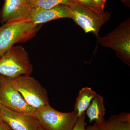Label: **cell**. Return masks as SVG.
Returning <instances> with one entry per match:
<instances>
[{
	"mask_svg": "<svg viewBox=\"0 0 130 130\" xmlns=\"http://www.w3.org/2000/svg\"><path fill=\"white\" fill-rule=\"evenodd\" d=\"M70 18L81 27L85 33L93 32L97 37L100 29L109 20L111 14L107 11L98 12L86 6L74 3L68 6Z\"/></svg>",
	"mask_w": 130,
	"mask_h": 130,
	"instance_id": "cell-4",
	"label": "cell"
},
{
	"mask_svg": "<svg viewBox=\"0 0 130 130\" xmlns=\"http://www.w3.org/2000/svg\"><path fill=\"white\" fill-rule=\"evenodd\" d=\"M99 9L104 11L107 0H92Z\"/></svg>",
	"mask_w": 130,
	"mask_h": 130,
	"instance_id": "cell-17",
	"label": "cell"
},
{
	"mask_svg": "<svg viewBox=\"0 0 130 130\" xmlns=\"http://www.w3.org/2000/svg\"><path fill=\"white\" fill-rule=\"evenodd\" d=\"M74 3L72 0H28L27 4L30 11L50 9L61 4L69 6Z\"/></svg>",
	"mask_w": 130,
	"mask_h": 130,
	"instance_id": "cell-14",
	"label": "cell"
},
{
	"mask_svg": "<svg viewBox=\"0 0 130 130\" xmlns=\"http://www.w3.org/2000/svg\"><path fill=\"white\" fill-rule=\"evenodd\" d=\"M42 25L28 19L5 23L0 27V56L16 43L26 42L35 37Z\"/></svg>",
	"mask_w": 130,
	"mask_h": 130,
	"instance_id": "cell-1",
	"label": "cell"
},
{
	"mask_svg": "<svg viewBox=\"0 0 130 130\" xmlns=\"http://www.w3.org/2000/svg\"><path fill=\"white\" fill-rule=\"evenodd\" d=\"M1 56H0V59H1Z\"/></svg>",
	"mask_w": 130,
	"mask_h": 130,
	"instance_id": "cell-24",
	"label": "cell"
},
{
	"mask_svg": "<svg viewBox=\"0 0 130 130\" xmlns=\"http://www.w3.org/2000/svg\"><path fill=\"white\" fill-rule=\"evenodd\" d=\"M97 94L90 87H84L79 91L73 110L78 117L85 113L92 100Z\"/></svg>",
	"mask_w": 130,
	"mask_h": 130,
	"instance_id": "cell-13",
	"label": "cell"
},
{
	"mask_svg": "<svg viewBox=\"0 0 130 130\" xmlns=\"http://www.w3.org/2000/svg\"><path fill=\"white\" fill-rule=\"evenodd\" d=\"M85 119V113L78 117L72 130H89L86 127L87 124Z\"/></svg>",
	"mask_w": 130,
	"mask_h": 130,
	"instance_id": "cell-15",
	"label": "cell"
},
{
	"mask_svg": "<svg viewBox=\"0 0 130 130\" xmlns=\"http://www.w3.org/2000/svg\"><path fill=\"white\" fill-rule=\"evenodd\" d=\"M33 72L28 52L22 46H13L0 59V75L13 78Z\"/></svg>",
	"mask_w": 130,
	"mask_h": 130,
	"instance_id": "cell-2",
	"label": "cell"
},
{
	"mask_svg": "<svg viewBox=\"0 0 130 130\" xmlns=\"http://www.w3.org/2000/svg\"><path fill=\"white\" fill-rule=\"evenodd\" d=\"M0 130H13L4 121L0 124Z\"/></svg>",
	"mask_w": 130,
	"mask_h": 130,
	"instance_id": "cell-18",
	"label": "cell"
},
{
	"mask_svg": "<svg viewBox=\"0 0 130 130\" xmlns=\"http://www.w3.org/2000/svg\"><path fill=\"white\" fill-rule=\"evenodd\" d=\"M21 1H22L24 3L27 4V1H28V0H21Z\"/></svg>",
	"mask_w": 130,
	"mask_h": 130,
	"instance_id": "cell-21",
	"label": "cell"
},
{
	"mask_svg": "<svg viewBox=\"0 0 130 130\" xmlns=\"http://www.w3.org/2000/svg\"><path fill=\"white\" fill-rule=\"evenodd\" d=\"M33 115L46 130H72L78 118L73 111L60 112L50 105L36 110Z\"/></svg>",
	"mask_w": 130,
	"mask_h": 130,
	"instance_id": "cell-6",
	"label": "cell"
},
{
	"mask_svg": "<svg viewBox=\"0 0 130 130\" xmlns=\"http://www.w3.org/2000/svg\"><path fill=\"white\" fill-rule=\"evenodd\" d=\"M2 104L1 103V101H0V107H1V106Z\"/></svg>",
	"mask_w": 130,
	"mask_h": 130,
	"instance_id": "cell-23",
	"label": "cell"
},
{
	"mask_svg": "<svg viewBox=\"0 0 130 130\" xmlns=\"http://www.w3.org/2000/svg\"><path fill=\"white\" fill-rule=\"evenodd\" d=\"M98 38V43L116 52V55L125 64L130 65V19H128L111 32Z\"/></svg>",
	"mask_w": 130,
	"mask_h": 130,
	"instance_id": "cell-5",
	"label": "cell"
},
{
	"mask_svg": "<svg viewBox=\"0 0 130 130\" xmlns=\"http://www.w3.org/2000/svg\"><path fill=\"white\" fill-rule=\"evenodd\" d=\"M3 121L2 118L1 116V113H0V124H1Z\"/></svg>",
	"mask_w": 130,
	"mask_h": 130,
	"instance_id": "cell-20",
	"label": "cell"
},
{
	"mask_svg": "<svg viewBox=\"0 0 130 130\" xmlns=\"http://www.w3.org/2000/svg\"><path fill=\"white\" fill-rule=\"evenodd\" d=\"M65 18H70V8L67 5L61 4L50 9L31 10L27 19L36 24L41 25L52 20Z\"/></svg>",
	"mask_w": 130,
	"mask_h": 130,
	"instance_id": "cell-10",
	"label": "cell"
},
{
	"mask_svg": "<svg viewBox=\"0 0 130 130\" xmlns=\"http://www.w3.org/2000/svg\"><path fill=\"white\" fill-rule=\"evenodd\" d=\"M89 130H130V113L121 112L110 116L100 124L88 126Z\"/></svg>",
	"mask_w": 130,
	"mask_h": 130,
	"instance_id": "cell-11",
	"label": "cell"
},
{
	"mask_svg": "<svg viewBox=\"0 0 130 130\" xmlns=\"http://www.w3.org/2000/svg\"><path fill=\"white\" fill-rule=\"evenodd\" d=\"M38 130H46L44 129H43V128H42L41 126V125H40V128H39V129H38Z\"/></svg>",
	"mask_w": 130,
	"mask_h": 130,
	"instance_id": "cell-22",
	"label": "cell"
},
{
	"mask_svg": "<svg viewBox=\"0 0 130 130\" xmlns=\"http://www.w3.org/2000/svg\"><path fill=\"white\" fill-rule=\"evenodd\" d=\"M0 101L8 109L17 112L33 115L36 109L28 105L14 88L11 78L0 75Z\"/></svg>",
	"mask_w": 130,
	"mask_h": 130,
	"instance_id": "cell-7",
	"label": "cell"
},
{
	"mask_svg": "<svg viewBox=\"0 0 130 130\" xmlns=\"http://www.w3.org/2000/svg\"><path fill=\"white\" fill-rule=\"evenodd\" d=\"M30 11L27 4L21 0H4L0 12L2 23L27 19Z\"/></svg>",
	"mask_w": 130,
	"mask_h": 130,
	"instance_id": "cell-9",
	"label": "cell"
},
{
	"mask_svg": "<svg viewBox=\"0 0 130 130\" xmlns=\"http://www.w3.org/2000/svg\"><path fill=\"white\" fill-rule=\"evenodd\" d=\"M76 3L86 6L98 12H103L101 11L96 6L92 0H72Z\"/></svg>",
	"mask_w": 130,
	"mask_h": 130,
	"instance_id": "cell-16",
	"label": "cell"
},
{
	"mask_svg": "<svg viewBox=\"0 0 130 130\" xmlns=\"http://www.w3.org/2000/svg\"><path fill=\"white\" fill-rule=\"evenodd\" d=\"M126 6L128 7L130 6V0H121Z\"/></svg>",
	"mask_w": 130,
	"mask_h": 130,
	"instance_id": "cell-19",
	"label": "cell"
},
{
	"mask_svg": "<svg viewBox=\"0 0 130 130\" xmlns=\"http://www.w3.org/2000/svg\"><path fill=\"white\" fill-rule=\"evenodd\" d=\"M12 79L14 88L34 109L37 110L50 105L46 90L30 75H21Z\"/></svg>",
	"mask_w": 130,
	"mask_h": 130,
	"instance_id": "cell-3",
	"label": "cell"
},
{
	"mask_svg": "<svg viewBox=\"0 0 130 130\" xmlns=\"http://www.w3.org/2000/svg\"><path fill=\"white\" fill-rule=\"evenodd\" d=\"M106 112L103 97L97 94L86 110V114L90 123L95 121V124H100L103 123L105 120L104 117Z\"/></svg>",
	"mask_w": 130,
	"mask_h": 130,
	"instance_id": "cell-12",
	"label": "cell"
},
{
	"mask_svg": "<svg viewBox=\"0 0 130 130\" xmlns=\"http://www.w3.org/2000/svg\"><path fill=\"white\" fill-rule=\"evenodd\" d=\"M3 120L13 130H38L40 125L33 115L14 111L2 105Z\"/></svg>",
	"mask_w": 130,
	"mask_h": 130,
	"instance_id": "cell-8",
	"label": "cell"
}]
</instances>
